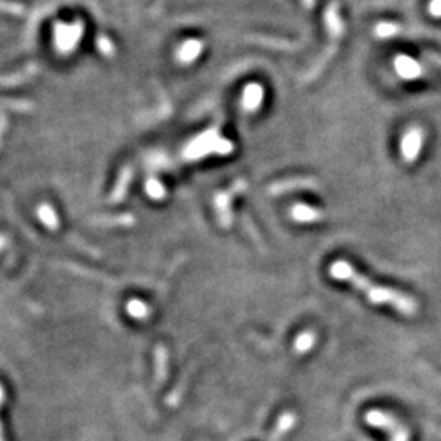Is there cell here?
Returning a JSON list of instances; mask_svg holds the SVG:
<instances>
[{"instance_id": "cell-6", "label": "cell", "mask_w": 441, "mask_h": 441, "mask_svg": "<svg viewBox=\"0 0 441 441\" xmlns=\"http://www.w3.org/2000/svg\"><path fill=\"white\" fill-rule=\"evenodd\" d=\"M294 424H296V415L291 414V412H286V414H283L278 419L276 428H274V431L272 433V438H270V441H279V440H281L283 436L293 428Z\"/></svg>"}, {"instance_id": "cell-2", "label": "cell", "mask_w": 441, "mask_h": 441, "mask_svg": "<svg viewBox=\"0 0 441 441\" xmlns=\"http://www.w3.org/2000/svg\"><path fill=\"white\" fill-rule=\"evenodd\" d=\"M366 424L389 431V441H409V430L400 424L399 420L394 419L391 414L382 410H371L366 414Z\"/></svg>"}, {"instance_id": "cell-11", "label": "cell", "mask_w": 441, "mask_h": 441, "mask_svg": "<svg viewBox=\"0 0 441 441\" xmlns=\"http://www.w3.org/2000/svg\"><path fill=\"white\" fill-rule=\"evenodd\" d=\"M428 12L433 17H441V0H431L428 5Z\"/></svg>"}, {"instance_id": "cell-4", "label": "cell", "mask_w": 441, "mask_h": 441, "mask_svg": "<svg viewBox=\"0 0 441 441\" xmlns=\"http://www.w3.org/2000/svg\"><path fill=\"white\" fill-rule=\"evenodd\" d=\"M396 69L404 78H415L421 74L420 64L409 56H399L396 59Z\"/></svg>"}, {"instance_id": "cell-1", "label": "cell", "mask_w": 441, "mask_h": 441, "mask_svg": "<svg viewBox=\"0 0 441 441\" xmlns=\"http://www.w3.org/2000/svg\"><path fill=\"white\" fill-rule=\"evenodd\" d=\"M330 274L338 279V281L350 283L351 286L360 289L372 304H377V306H391L396 311L404 314V316H414L416 312V302L410 296L399 293L397 289L379 286V284L372 283L365 274L356 272L350 263L338 260V262L330 267Z\"/></svg>"}, {"instance_id": "cell-3", "label": "cell", "mask_w": 441, "mask_h": 441, "mask_svg": "<svg viewBox=\"0 0 441 441\" xmlns=\"http://www.w3.org/2000/svg\"><path fill=\"white\" fill-rule=\"evenodd\" d=\"M421 142H424V132L419 127H412L407 132L404 141H402V155L407 162H414L415 157L419 155Z\"/></svg>"}, {"instance_id": "cell-5", "label": "cell", "mask_w": 441, "mask_h": 441, "mask_svg": "<svg viewBox=\"0 0 441 441\" xmlns=\"http://www.w3.org/2000/svg\"><path fill=\"white\" fill-rule=\"evenodd\" d=\"M291 216L298 223H314V220L322 219V213L316 208H311L307 204H298L291 211Z\"/></svg>"}, {"instance_id": "cell-13", "label": "cell", "mask_w": 441, "mask_h": 441, "mask_svg": "<svg viewBox=\"0 0 441 441\" xmlns=\"http://www.w3.org/2000/svg\"><path fill=\"white\" fill-rule=\"evenodd\" d=\"M304 4H306V5H307V7H309V8H311V7H312V5H314V0H304Z\"/></svg>"}, {"instance_id": "cell-12", "label": "cell", "mask_w": 441, "mask_h": 441, "mask_svg": "<svg viewBox=\"0 0 441 441\" xmlns=\"http://www.w3.org/2000/svg\"><path fill=\"white\" fill-rule=\"evenodd\" d=\"M4 399H5V394H4L2 386H0V404H2ZM0 441H5V440H4V435H2V425H0Z\"/></svg>"}, {"instance_id": "cell-7", "label": "cell", "mask_w": 441, "mask_h": 441, "mask_svg": "<svg viewBox=\"0 0 441 441\" xmlns=\"http://www.w3.org/2000/svg\"><path fill=\"white\" fill-rule=\"evenodd\" d=\"M314 343H316V333L311 330L302 332L294 342V350L298 353H307L314 346Z\"/></svg>"}, {"instance_id": "cell-9", "label": "cell", "mask_w": 441, "mask_h": 441, "mask_svg": "<svg viewBox=\"0 0 441 441\" xmlns=\"http://www.w3.org/2000/svg\"><path fill=\"white\" fill-rule=\"evenodd\" d=\"M127 311H130L132 316H136V317H144L147 314V307L142 302L132 301V302H130V306H127Z\"/></svg>"}, {"instance_id": "cell-8", "label": "cell", "mask_w": 441, "mask_h": 441, "mask_svg": "<svg viewBox=\"0 0 441 441\" xmlns=\"http://www.w3.org/2000/svg\"><path fill=\"white\" fill-rule=\"evenodd\" d=\"M262 88L258 85H252L247 88V95H245V105L248 106V110H255L262 102Z\"/></svg>"}, {"instance_id": "cell-10", "label": "cell", "mask_w": 441, "mask_h": 441, "mask_svg": "<svg viewBox=\"0 0 441 441\" xmlns=\"http://www.w3.org/2000/svg\"><path fill=\"white\" fill-rule=\"evenodd\" d=\"M376 31H377V34H379V36H391V34L397 33V27L396 24L382 23V24H377Z\"/></svg>"}]
</instances>
